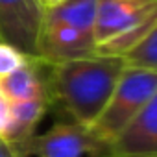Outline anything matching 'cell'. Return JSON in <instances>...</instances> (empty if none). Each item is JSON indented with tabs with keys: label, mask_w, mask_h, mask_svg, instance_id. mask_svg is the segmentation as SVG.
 Listing matches in <instances>:
<instances>
[{
	"label": "cell",
	"mask_w": 157,
	"mask_h": 157,
	"mask_svg": "<svg viewBox=\"0 0 157 157\" xmlns=\"http://www.w3.org/2000/svg\"><path fill=\"white\" fill-rule=\"evenodd\" d=\"M43 2V6H44V10H50V8H56V6H59V4H63L65 0H41Z\"/></svg>",
	"instance_id": "obj_14"
},
{
	"label": "cell",
	"mask_w": 157,
	"mask_h": 157,
	"mask_svg": "<svg viewBox=\"0 0 157 157\" xmlns=\"http://www.w3.org/2000/svg\"><path fill=\"white\" fill-rule=\"evenodd\" d=\"M157 10V0H98L94 19L96 46L129 30Z\"/></svg>",
	"instance_id": "obj_7"
},
{
	"label": "cell",
	"mask_w": 157,
	"mask_h": 157,
	"mask_svg": "<svg viewBox=\"0 0 157 157\" xmlns=\"http://www.w3.org/2000/svg\"><path fill=\"white\" fill-rule=\"evenodd\" d=\"M28 59L30 57L24 56L17 46L0 41V78L11 74L13 70H17L19 67H22Z\"/></svg>",
	"instance_id": "obj_11"
},
{
	"label": "cell",
	"mask_w": 157,
	"mask_h": 157,
	"mask_svg": "<svg viewBox=\"0 0 157 157\" xmlns=\"http://www.w3.org/2000/svg\"><path fill=\"white\" fill-rule=\"evenodd\" d=\"M0 157H24V153L17 146H13L8 139L0 137Z\"/></svg>",
	"instance_id": "obj_13"
},
{
	"label": "cell",
	"mask_w": 157,
	"mask_h": 157,
	"mask_svg": "<svg viewBox=\"0 0 157 157\" xmlns=\"http://www.w3.org/2000/svg\"><path fill=\"white\" fill-rule=\"evenodd\" d=\"M96 54L94 35L67 22L43 17L37 37V57L43 63H59L67 59L85 57Z\"/></svg>",
	"instance_id": "obj_5"
},
{
	"label": "cell",
	"mask_w": 157,
	"mask_h": 157,
	"mask_svg": "<svg viewBox=\"0 0 157 157\" xmlns=\"http://www.w3.org/2000/svg\"><path fill=\"white\" fill-rule=\"evenodd\" d=\"M11 113H10V102L4 98L2 91H0V137H4L8 128H10Z\"/></svg>",
	"instance_id": "obj_12"
},
{
	"label": "cell",
	"mask_w": 157,
	"mask_h": 157,
	"mask_svg": "<svg viewBox=\"0 0 157 157\" xmlns=\"http://www.w3.org/2000/svg\"><path fill=\"white\" fill-rule=\"evenodd\" d=\"M157 91V72L126 65L100 117L89 126L98 144L115 139Z\"/></svg>",
	"instance_id": "obj_2"
},
{
	"label": "cell",
	"mask_w": 157,
	"mask_h": 157,
	"mask_svg": "<svg viewBox=\"0 0 157 157\" xmlns=\"http://www.w3.org/2000/svg\"><path fill=\"white\" fill-rule=\"evenodd\" d=\"M48 107H50L48 96H37V98L10 104L11 120H10V128L4 139H8L13 146H17L24 153V157H28L26 146L30 139L35 135V128L46 115Z\"/></svg>",
	"instance_id": "obj_8"
},
{
	"label": "cell",
	"mask_w": 157,
	"mask_h": 157,
	"mask_svg": "<svg viewBox=\"0 0 157 157\" xmlns=\"http://www.w3.org/2000/svg\"><path fill=\"white\" fill-rule=\"evenodd\" d=\"M98 142L89 128L76 122L54 124L48 131L33 135L26 146V155L33 157H85L98 150Z\"/></svg>",
	"instance_id": "obj_6"
},
{
	"label": "cell",
	"mask_w": 157,
	"mask_h": 157,
	"mask_svg": "<svg viewBox=\"0 0 157 157\" xmlns=\"http://www.w3.org/2000/svg\"><path fill=\"white\" fill-rule=\"evenodd\" d=\"M50 104H57L72 122L89 128L109 102L126 61L120 56L91 54L59 63H43Z\"/></svg>",
	"instance_id": "obj_1"
},
{
	"label": "cell",
	"mask_w": 157,
	"mask_h": 157,
	"mask_svg": "<svg viewBox=\"0 0 157 157\" xmlns=\"http://www.w3.org/2000/svg\"><path fill=\"white\" fill-rule=\"evenodd\" d=\"M126 65L157 72V24L153 30L124 56Z\"/></svg>",
	"instance_id": "obj_10"
},
{
	"label": "cell",
	"mask_w": 157,
	"mask_h": 157,
	"mask_svg": "<svg viewBox=\"0 0 157 157\" xmlns=\"http://www.w3.org/2000/svg\"><path fill=\"white\" fill-rule=\"evenodd\" d=\"M91 157H157V91L133 120Z\"/></svg>",
	"instance_id": "obj_3"
},
{
	"label": "cell",
	"mask_w": 157,
	"mask_h": 157,
	"mask_svg": "<svg viewBox=\"0 0 157 157\" xmlns=\"http://www.w3.org/2000/svg\"><path fill=\"white\" fill-rule=\"evenodd\" d=\"M44 17L41 0H0V41L37 57V37Z\"/></svg>",
	"instance_id": "obj_4"
},
{
	"label": "cell",
	"mask_w": 157,
	"mask_h": 157,
	"mask_svg": "<svg viewBox=\"0 0 157 157\" xmlns=\"http://www.w3.org/2000/svg\"><path fill=\"white\" fill-rule=\"evenodd\" d=\"M0 91L10 104L37 98V96H46L43 61L30 57L22 67L0 78Z\"/></svg>",
	"instance_id": "obj_9"
}]
</instances>
